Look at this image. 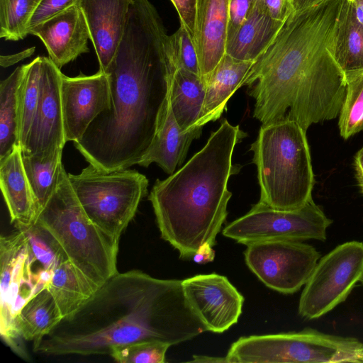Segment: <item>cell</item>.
Segmentation results:
<instances>
[{"label":"cell","mask_w":363,"mask_h":363,"mask_svg":"<svg viewBox=\"0 0 363 363\" xmlns=\"http://www.w3.org/2000/svg\"><path fill=\"white\" fill-rule=\"evenodd\" d=\"M168 35L149 0H133L108 74L111 103L74 147L91 164L108 170L138 164L167 108L177 69Z\"/></svg>","instance_id":"cell-1"},{"label":"cell","mask_w":363,"mask_h":363,"mask_svg":"<svg viewBox=\"0 0 363 363\" xmlns=\"http://www.w3.org/2000/svg\"><path fill=\"white\" fill-rule=\"evenodd\" d=\"M344 0H326L293 12L242 82L255 100L253 117L267 124L284 118L305 131L339 116L345 73L336 57Z\"/></svg>","instance_id":"cell-2"},{"label":"cell","mask_w":363,"mask_h":363,"mask_svg":"<svg viewBox=\"0 0 363 363\" xmlns=\"http://www.w3.org/2000/svg\"><path fill=\"white\" fill-rule=\"evenodd\" d=\"M182 280L140 270L118 272L72 316L33 342L46 355L109 354L113 347L140 340L171 346L208 331L193 311Z\"/></svg>","instance_id":"cell-3"},{"label":"cell","mask_w":363,"mask_h":363,"mask_svg":"<svg viewBox=\"0 0 363 363\" xmlns=\"http://www.w3.org/2000/svg\"><path fill=\"white\" fill-rule=\"evenodd\" d=\"M247 135L239 125L224 119L182 167L164 180H156L148 199L162 238L181 258L193 257L204 243L216 244L232 196L228 182L241 169L232 164L233 153Z\"/></svg>","instance_id":"cell-4"},{"label":"cell","mask_w":363,"mask_h":363,"mask_svg":"<svg viewBox=\"0 0 363 363\" xmlns=\"http://www.w3.org/2000/svg\"><path fill=\"white\" fill-rule=\"evenodd\" d=\"M257 166L260 202L293 211L312 199L314 176L305 131L288 119L262 124L251 144Z\"/></svg>","instance_id":"cell-5"},{"label":"cell","mask_w":363,"mask_h":363,"mask_svg":"<svg viewBox=\"0 0 363 363\" xmlns=\"http://www.w3.org/2000/svg\"><path fill=\"white\" fill-rule=\"evenodd\" d=\"M35 222L52 235L68 259L97 286L118 272L119 240L108 236L88 217L65 169Z\"/></svg>","instance_id":"cell-6"},{"label":"cell","mask_w":363,"mask_h":363,"mask_svg":"<svg viewBox=\"0 0 363 363\" xmlns=\"http://www.w3.org/2000/svg\"><path fill=\"white\" fill-rule=\"evenodd\" d=\"M225 358L228 363L363 362V342L306 328L241 337L231 345Z\"/></svg>","instance_id":"cell-7"},{"label":"cell","mask_w":363,"mask_h":363,"mask_svg":"<svg viewBox=\"0 0 363 363\" xmlns=\"http://www.w3.org/2000/svg\"><path fill=\"white\" fill-rule=\"evenodd\" d=\"M68 178L88 217L116 240L147 193L148 179L135 169L108 171L89 164L78 174H68Z\"/></svg>","instance_id":"cell-8"},{"label":"cell","mask_w":363,"mask_h":363,"mask_svg":"<svg viewBox=\"0 0 363 363\" xmlns=\"http://www.w3.org/2000/svg\"><path fill=\"white\" fill-rule=\"evenodd\" d=\"M332 222L313 198L293 211L274 209L259 201L228 224L223 235L246 245L267 240L325 241Z\"/></svg>","instance_id":"cell-9"},{"label":"cell","mask_w":363,"mask_h":363,"mask_svg":"<svg viewBox=\"0 0 363 363\" xmlns=\"http://www.w3.org/2000/svg\"><path fill=\"white\" fill-rule=\"evenodd\" d=\"M363 276V242H347L322 257L305 284L298 313L319 318L345 301Z\"/></svg>","instance_id":"cell-10"},{"label":"cell","mask_w":363,"mask_h":363,"mask_svg":"<svg viewBox=\"0 0 363 363\" xmlns=\"http://www.w3.org/2000/svg\"><path fill=\"white\" fill-rule=\"evenodd\" d=\"M33 262L28 240L18 230L0 239V334L4 342L19 357L28 359L17 318L22 307L38 293L33 281Z\"/></svg>","instance_id":"cell-11"},{"label":"cell","mask_w":363,"mask_h":363,"mask_svg":"<svg viewBox=\"0 0 363 363\" xmlns=\"http://www.w3.org/2000/svg\"><path fill=\"white\" fill-rule=\"evenodd\" d=\"M244 255L250 269L264 285L285 294L306 284L320 255L314 247L291 240L250 243Z\"/></svg>","instance_id":"cell-12"},{"label":"cell","mask_w":363,"mask_h":363,"mask_svg":"<svg viewBox=\"0 0 363 363\" xmlns=\"http://www.w3.org/2000/svg\"><path fill=\"white\" fill-rule=\"evenodd\" d=\"M182 284L188 303L208 331L221 333L238 322L244 297L225 277L199 274Z\"/></svg>","instance_id":"cell-13"},{"label":"cell","mask_w":363,"mask_h":363,"mask_svg":"<svg viewBox=\"0 0 363 363\" xmlns=\"http://www.w3.org/2000/svg\"><path fill=\"white\" fill-rule=\"evenodd\" d=\"M61 101L65 141L82 139L91 123L111 106V86L107 73L99 71L70 77L62 74Z\"/></svg>","instance_id":"cell-14"},{"label":"cell","mask_w":363,"mask_h":363,"mask_svg":"<svg viewBox=\"0 0 363 363\" xmlns=\"http://www.w3.org/2000/svg\"><path fill=\"white\" fill-rule=\"evenodd\" d=\"M62 76L60 69L49 57H40L39 106L22 155L45 156L63 149L66 141L60 91Z\"/></svg>","instance_id":"cell-15"},{"label":"cell","mask_w":363,"mask_h":363,"mask_svg":"<svg viewBox=\"0 0 363 363\" xmlns=\"http://www.w3.org/2000/svg\"><path fill=\"white\" fill-rule=\"evenodd\" d=\"M133 0H78L86 19L99 71L106 72L123 38Z\"/></svg>","instance_id":"cell-16"},{"label":"cell","mask_w":363,"mask_h":363,"mask_svg":"<svg viewBox=\"0 0 363 363\" xmlns=\"http://www.w3.org/2000/svg\"><path fill=\"white\" fill-rule=\"evenodd\" d=\"M29 34L42 40L49 58L60 69L80 55L89 52V31L77 4L33 27Z\"/></svg>","instance_id":"cell-17"},{"label":"cell","mask_w":363,"mask_h":363,"mask_svg":"<svg viewBox=\"0 0 363 363\" xmlns=\"http://www.w3.org/2000/svg\"><path fill=\"white\" fill-rule=\"evenodd\" d=\"M230 0H197L193 41L206 78L225 54Z\"/></svg>","instance_id":"cell-18"},{"label":"cell","mask_w":363,"mask_h":363,"mask_svg":"<svg viewBox=\"0 0 363 363\" xmlns=\"http://www.w3.org/2000/svg\"><path fill=\"white\" fill-rule=\"evenodd\" d=\"M0 186L11 221L17 229L28 228L35 223V200L24 169L20 146L0 160Z\"/></svg>","instance_id":"cell-19"},{"label":"cell","mask_w":363,"mask_h":363,"mask_svg":"<svg viewBox=\"0 0 363 363\" xmlns=\"http://www.w3.org/2000/svg\"><path fill=\"white\" fill-rule=\"evenodd\" d=\"M202 128L196 127L188 131L182 130L174 118L169 98L167 108L154 140L138 164L147 167L155 162L166 173L173 174L184 162L192 141L200 138Z\"/></svg>","instance_id":"cell-20"},{"label":"cell","mask_w":363,"mask_h":363,"mask_svg":"<svg viewBox=\"0 0 363 363\" xmlns=\"http://www.w3.org/2000/svg\"><path fill=\"white\" fill-rule=\"evenodd\" d=\"M254 61L240 60L225 53L206 78L204 103L197 126L203 127L218 120L234 92L242 82Z\"/></svg>","instance_id":"cell-21"},{"label":"cell","mask_w":363,"mask_h":363,"mask_svg":"<svg viewBox=\"0 0 363 363\" xmlns=\"http://www.w3.org/2000/svg\"><path fill=\"white\" fill-rule=\"evenodd\" d=\"M284 23L273 19L265 4H252L245 21L227 41L225 53L240 60L254 61Z\"/></svg>","instance_id":"cell-22"},{"label":"cell","mask_w":363,"mask_h":363,"mask_svg":"<svg viewBox=\"0 0 363 363\" xmlns=\"http://www.w3.org/2000/svg\"><path fill=\"white\" fill-rule=\"evenodd\" d=\"M206 81L200 75L184 69H177L169 89V103L174 118L182 130L197 126L206 94Z\"/></svg>","instance_id":"cell-23"},{"label":"cell","mask_w":363,"mask_h":363,"mask_svg":"<svg viewBox=\"0 0 363 363\" xmlns=\"http://www.w3.org/2000/svg\"><path fill=\"white\" fill-rule=\"evenodd\" d=\"M47 288L53 296L62 318L65 319L87 302L99 286L67 259L54 269Z\"/></svg>","instance_id":"cell-24"},{"label":"cell","mask_w":363,"mask_h":363,"mask_svg":"<svg viewBox=\"0 0 363 363\" xmlns=\"http://www.w3.org/2000/svg\"><path fill=\"white\" fill-rule=\"evenodd\" d=\"M62 319L53 296L46 287L22 307L17 325L23 339L35 342L50 333Z\"/></svg>","instance_id":"cell-25"},{"label":"cell","mask_w":363,"mask_h":363,"mask_svg":"<svg viewBox=\"0 0 363 363\" xmlns=\"http://www.w3.org/2000/svg\"><path fill=\"white\" fill-rule=\"evenodd\" d=\"M62 150L57 149L45 156L22 155L24 169L35 200L37 218L59 184L64 169Z\"/></svg>","instance_id":"cell-26"},{"label":"cell","mask_w":363,"mask_h":363,"mask_svg":"<svg viewBox=\"0 0 363 363\" xmlns=\"http://www.w3.org/2000/svg\"><path fill=\"white\" fill-rule=\"evenodd\" d=\"M26 65L18 67L0 84V160L20 146L18 92Z\"/></svg>","instance_id":"cell-27"},{"label":"cell","mask_w":363,"mask_h":363,"mask_svg":"<svg viewBox=\"0 0 363 363\" xmlns=\"http://www.w3.org/2000/svg\"><path fill=\"white\" fill-rule=\"evenodd\" d=\"M336 57L345 72L363 68V25L356 19L347 0L343 1Z\"/></svg>","instance_id":"cell-28"},{"label":"cell","mask_w":363,"mask_h":363,"mask_svg":"<svg viewBox=\"0 0 363 363\" xmlns=\"http://www.w3.org/2000/svg\"><path fill=\"white\" fill-rule=\"evenodd\" d=\"M40 57L26 65L18 92V135L21 151L27 146L40 102Z\"/></svg>","instance_id":"cell-29"},{"label":"cell","mask_w":363,"mask_h":363,"mask_svg":"<svg viewBox=\"0 0 363 363\" xmlns=\"http://www.w3.org/2000/svg\"><path fill=\"white\" fill-rule=\"evenodd\" d=\"M346 92L338 126L344 139L363 130V68L346 72Z\"/></svg>","instance_id":"cell-30"},{"label":"cell","mask_w":363,"mask_h":363,"mask_svg":"<svg viewBox=\"0 0 363 363\" xmlns=\"http://www.w3.org/2000/svg\"><path fill=\"white\" fill-rule=\"evenodd\" d=\"M42 0H0V37L17 41L29 34L30 20Z\"/></svg>","instance_id":"cell-31"},{"label":"cell","mask_w":363,"mask_h":363,"mask_svg":"<svg viewBox=\"0 0 363 363\" xmlns=\"http://www.w3.org/2000/svg\"><path fill=\"white\" fill-rule=\"evenodd\" d=\"M18 230L26 235L29 257L33 263L37 261L42 268L54 270L68 259L57 240L39 223L35 222L28 228Z\"/></svg>","instance_id":"cell-32"},{"label":"cell","mask_w":363,"mask_h":363,"mask_svg":"<svg viewBox=\"0 0 363 363\" xmlns=\"http://www.w3.org/2000/svg\"><path fill=\"white\" fill-rule=\"evenodd\" d=\"M170 346L159 340H140L113 347L109 355L119 363H164Z\"/></svg>","instance_id":"cell-33"},{"label":"cell","mask_w":363,"mask_h":363,"mask_svg":"<svg viewBox=\"0 0 363 363\" xmlns=\"http://www.w3.org/2000/svg\"><path fill=\"white\" fill-rule=\"evenodd\" d=\"M168 42L176 69H184L201 76L193 38L183 26L180 25L174 33L169 35Z\"/></svg>","instance_id":"cell-34"},{"label":"cell","mask_w":363,"mask_h":363,"mask_svg":"<svg viewBox=\"0 0 363 363\" xmlns=\"http://www.w3.org/2000/svg\"><path fill=\"white\" fill-rule=\"evenodd\" d=\"M77 1L78 0H42L30 20L28 33L33 27L77 4Z\"/></svg>","instance_id":"cell-35"},{"label":"cell","mask_w":363,"mask_h":363,"mask_svg":"<svg viewBox=\"0 0 363 363\" xmlns=\"http://www.w3.org/2000/svg\"><path fill=\"white\" fill-rule=\"evenodd\" d=\"M252 0H230L228 39L230 40L246 19Z\"/></svg>","instance_id":"cell-36"},{"label":"cell","mask_w":363,"mask_h":363,"mask_svg":"<svg viewBox=\"0 0 363 363\" xmlns=\"http://www.w3.org/2000/svg\"><path fill=\"white\" fill-rule=\"evenodd\" d=\"M174 6L179 19L190 35L194 38L197 0H170Z\"/></svg>","instance_id":"cell-37"},{"label":"cell","mask_w":363,"mask_h":363,"mask_svg":"<svg viewBox=\"0 0 363 363\" xmlns=\"http://www.w3.org/2000/svg\"><path fill=\"white\" fill-rule=\"evenodd\" d=\"M265 7L273 19L281 23L294 12L291 0H265Z\"/></svg>","instance_id":"cell-38"},{"label":"cell","mask_w":363,"mask_h":363,"mask_svg":"<svg viewBox=\"0 0 363 363\" xmlns=\"http://www.w3.org/2000/svg\"><path fill=\"white\" fill-rule=\"evenodd\" d=\"M194 261L200 264L213 262L215 258V251L208 243L201 245L193 255Z\"/></svg>","instance_id":"cell-39"},{"label":"cell","mask_w":363,"mask_h":363,"mask_svg":"<svg viewBox=\"0 0 363 363\" xmlns=\"http://www.w3.org/2000/svg\"><path fill=\"white\" fill-rule=\"evenodd\" d=\"M354 168L358 186L363 194V147L354 157Z\"/></svg>","instance_id":"cell-40"},{"label":"cell","mask_w":363,"mask_h":363,"mask_svg":"<svg viewBox=\"0 0 363 363\" xmlns=\"http://www.w3.org/2000/svg\"><path fill=\"white\" fill-rule=\"evenodd\" d=\"M35 48H32L30 49H28L22 52L10 55V56H1V65L2 67H7L11 65H13L22 59L27 57L28 56L32 55L34 52Z\"/></svg>","instance_id":"cell-41"},{"label":"cell","mask_w":363,"mask_h":363,"mask_svg":"<svg viewBox=\"0 0 363 363\" xmlns=\"http://www.w3.org/2000/svg\"><path fill=\"white\" fill-rule=\"evenodd\" d=\"M326 0H291L294 12L300 11L318 5Z\"/></svg>","instance_id":"cell-42"},{"label":"cell","mask_w":363,"mask_h":363,"mask_svg":"<svg viewBox=\"0 0 363 363\" xmlns=\"http://www.w3.org/2000/svg\"><path fill=\"white\" fill-rule=\"evenodd\" d=\"M356 19L363 25V0H347Z\"/></svg>","instance_id":"cell-43"},{"label":"cell","mask_w":363,"mask_h":363,"mask_svg":"<svg viewBox=\"0 0 363 363\" xmlns=\"http://www.w3.org/2000/svg\"><path fill=\"white\" fill-rule=\"evenodd\" d=\"M194 359L191 360V362H225L227 363V360L225 357H208L203 355H196L194 356Z\"/></svg>","instance_id":"cell-44"},{"label":"cell","mask_w":363,"mask_h":363,"mask_svg":"<svg viewBox=\"0 0 363 363\" xmlns=\"http://www.w3.org/2000/svg\"><path fill=\"white\" fill-rule=\"evenodd\" d=\"M252 4H265V0H252Z\"/></svg>","instance_id":"cell-45"},{"label":"cell","mask_w":363,"mask_h":363,"mask_svg":"<svg viewBox=\"0 0 363 363\" xmlns=\"http://www.w3.org/2000/svg\"><path fill=\"white\" fill-rule=\"evenodd\" d=\"M359 282L361 283V284L363 286V276L361 278Z\"/></svg>","instance_id":"cell-46"}]
</instances>
